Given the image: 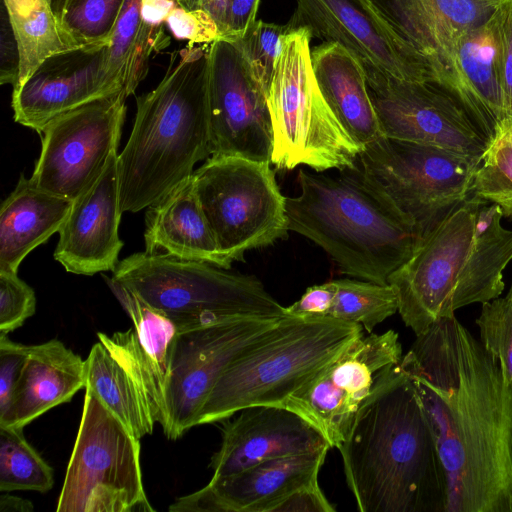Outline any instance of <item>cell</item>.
I'll use <instances>...</instances> for the list:
<instances>
[{
    "label": "cell",
    "instance_id": "6da1fadb",
    "mask_svg": "<svg viewBox=\"0 0 512 512\" xmlns=\"http://www.w3.org/2000/svg\"><path fill=\"white\" fill-rule=\"evenodd\" d=\"M400 364L434 435L444 512H512V387L499 360L454 315L416 335Z\"/></svg>",
    "mask_w": 512,
    "mask_h": 512
},
{
    "label": "cell",
    "instance_id": "7a4b0ae2",
    "mask_svg": "<svg viewBox=\"0 0 512 512\" xmlns=\"http://www.w3.org/2000/svg\"><path fill=\"white\" fill-rule=\"evenodd\" d=\"M337 449L359 511L444 512L446 477L434 435L400 363L377 384Z\"/></svg>",
    "mask_w": 512,
    "mask_h": 512
},
{
    "label": "cell",
    "instance_id": "3957f363",
    "mask_svg": "<svg viewBox=\"0 0 512 512\" xmlns=\"http://www.w3.org/2000/svg\"><path fill=\"white\" fill-rule=\"evenodd\" d=\"M502 218L499 206L471 194L389 276L398 313L415 335L464 306L501 295L503 271L512 260V230Z\"/></svg>",
    "mask_w": 512,
    "mask_h": 512
},
{
    "label": "cell",
    "instance_id": "277c9868",
    "mask_svg": "<svg viewBox=\"0 0 512 512\" xmlns=\"http://www.w3.org/2000/svg\"><path fill=\"white\" fill-rule=\"evenodd\" d=\"M209 45L174 51L159 84L136 98L133 127L118 154L122 212L154 205L211 156Z\"/></svg>",
    "mask_w": 512,
    "mask_h": 512
},
{
    "label": "cell",
    "instance_id": "5b68a950",
    "mask_svg": "<svg viewBox=\"0 0 512 512\" xmlns=\"http://www.w3.org/2000/svg\"><path fill=\"white\" fill-rule=\"evenodd\" d=\"M324 172L300 169L301 192L286 197L289 230L324 249L341 273L388 284L413 254L422 231L358 165Z\"/></svg>",
    "mask_w": 512,
    "mask_h": 512
},
{
    "label": "cell",
    "instance_id": "8992f818",
    "mask_svg": "<svg viewBox=\"0 0 512 512\" xmlns=\"http://www.w3.org/2000/svg\"><path fill=\"white\" fill-rule=\"evenodd\" d=\"M362 334L364 328L354 322L284 316L266 337L227 366L194 426L226 420L251 406H283Z\"/></svg>",
    "mask_w": 512,
    "mask_h": 512
},
{
    "label": "cell",
    "instance_id": "52a82bcc",
    "mask_svg": "<svg viewBox=\"0 0 512 512\" xmlns=\"http://www.w3.org/2000/svg\"><path fill=\"white\" fill-rule=\"evenodd\" d=\"M306 27L285 36L267 94L273 149L271 164L292 170H343L357 165L360 146L340 124L325 101L311 64Z\"/></svg>",
    "mask_w": 512,
    "mask_h": 512
},
{
    "label": "cell",
    "instance_id": "ba28073f",
    "mask_svg": "<svg viewBox=\"0 0 512 512\" xmlns=\"http://www.w3.org/2000/svg\"><path fill=\"white\" fill-rule=\"evenodd\" d=\"M113 277L178 330L229 316H286L256 277L206 262L136 252L118 263Z\"/></svg>",
    "mask_w": 512,
    "mask_h": 512
},
{
    "label": "cell",
    "instance_id": "9c48e42d",
    "mask_svg": "<svg viewBox=\"0 0 512 512\" xmlns=\"http://www.w3.org/2000/svg\"><path fill=\"white\" fill-rule=\"evenodd\" d=\"M56 511H154L142 480L140 439L88 388Z\"/></svg>",
    "mask_w": 512,
    "mask_h": 512
},
{
    "label": "cell",
    "instance_id": "30bf717a",
    "mask_svg": "<svg viewBox=\"0 0 512 512\" xmlns=\"http://www.w3.org/2000/svg\"><path fill=\"white\" fill-rule=\"evenodd\" d=\"M270 162L210 156L193 172L196 192L228 269L289 231L286 197Z\"/></svg>",
    "mask_w": 512,
    "mask_h": 512
},
{
    "label": "cell",
    "instance_id": "8fae6325",
    "mask_svg": "<svg viewBox=\"0 0 512 512\" xmlns=\"http://www.w3.org/2000/svg\"><path fill=\"white\" fill-rule=\"evenodd\" d=\"M357 165L424 236L472 194L478 162L436 146L382 135L363 147Z\"/></svg>",
    "mask_w": 512,
    "mask_h": 512
},
{
    "label": "cell",
    "instance_id": "7c38bea8",
    "mask_svg": "<svg viewBox=\"0 0 512 512\" xmlns=\"http://www.w3.org/2000/svg\"><path fill=\"white\" fill-rule=\"evenodd\" d=\"M281 318L237 315L178 330L164 390L162 428L169 439H178L194 427L201 406L227 366L266 337Z\"/></svg>",
    "mask_w": 512,
    "mask_h": 512
},
{
    "label": "cell",
    "instance_id": "4fadbf2b",
    "mask_svg": "<svg viewBox=\"0 0 512 512\" xmlns=\"http://www.w3.org/2000/svg\"><path fill=\"white\" fill-rule=\"evenodd\" d=\"M124 92L98 99L49 121L31 181L74 200L102 173L117 152L126 116Z\"/></svg>",
    "mask_w": 512,
    "mask_h": 512
},
{
    "label": "cell",
    "instance_id": "5bb4252c",
    "mask_svg": "<svg viewBox=\"0 0 512 512\" xmlns=\"http://www.w3.org/2000/svg\"><path fill=\"white\" fill-rule=\"evenodd\" d=\"M403 357L394 330L362 334L283 404L315 426L331 448L346 439L356 414Z\"/></svg>",
    "mask_w": 512,
    "mask_h": 512
},
{
    "label": "cell",
    "instance_id": "9a60e30c",
    "mask_svg": "<svg viewBox=\"0 0 512 512\" xmlns=\"http://www.w3.org/2000/svg\"><path fill=\"white\" fill-rule=\"evenodd\" d=\"M384 136L436 146L479 163L488 144L462 104L431 82L402 81L364 68Z\"/></svg>",
    "mask_w": 512,
    "mask_h": 512
},
{
    "label": "cell",
    "instance_id": "2e32d148",
    "mask_svg": "<svg viewBox=\"0 0 512 512\" xmlns=\"http://www.w3.org/2000/svg\"><path fill=\"white\" fill-rule=\"evenodd\" d=\"M288 24L312 37L335 42L362 64L402 81L431 82L421 54L379 13L370 0H296ZM435 84V83H434Z\"/></svg>",
    "mask_w": 512,
    "mask_h": 512
},
{
    "label": "cell",
    "instance_id": "e0dca14e",
    "mask_svg": "<svg viewBox=\"0 0 512 512\" xmlns=\"http://www.w3.org/2000/svg\"><path fill=\"white\" fill-rule=\"evenodd\" d=\"M207 81L211 156L271 163L267 96L248 74L232 42L219 38L209 45Z\"/></svg>",
    "mask_w": 512,
    "mask_h": 512
},
{
    "label": "cell",
    "instance_id": "ac0fdd59",
    "mask_svg": "<svg viewBox=\"0 0 512 512\" xmlns=\"http://www.w3.org/2000/svg\"><path fill=\"white\" fill-rule=\"evenodd\" d=\"M86 361V387L141 439L165 423L164 387L134 327L98 332Z\"/></svg>",
    "mask_w": 512,
    "mask_h": 512
},
{
    "label": "cell",
    "instance_id": "d6986e66",
    "mask_svg": "<svg viewBox=\"0 0 512 512\" xmlns=\"http://www.w3.org/2000/svg\"><path fill=\"white\" fill-rule=\"evenodd\" d=\"M423 57L436 85L450 93L456 48L508 0H370Z\"/></svg>",
    "mask_w": 512,
    "mask_h": 512
},
{
    "label": "cell",
    "instance_id": "ffe728a7",
    "mask_svg": "<svg viewBox=\"0 0 512 512\" xmlns=\"http://www.w3.org/2000/svg\"><path fill=\"white\" fill-rule=\"evenodd\" d=\"M108 46H81L54 54L12 91L15 122L40 134L53 118L98 99L106 88ZM115 95V94H114Z\"/></svg>",
    "mask_w": 512,
    "mask_h": 512
},
{
    "label": "cell",
    "instance_id": "44dd1931",
    "mask_svg": "<svg viewBox=\"0 0 512 512\" xmlns=\"http://www.w3.org/2000/svg\"><path fill=\"white\" fill-rule=\"evenodd\" d=\"M122 213L116 152L99 177L73 200L58 232L54 259L73 274L113 272L124 245L119 236Z\"/></svg>",
    "mask_w": 512,
    "mask_h": 512
},
{
    "label": "cell",
    "instance_id": "7402d4cb",
    "mask_svg": "<svg viewBox=\"0 0 512 512\" xmlns=\"http://www.w3.org/2000/svg\"><path fill=\"white\" fill-rule=\"evenodd\" d=\"M329 449L266 460L242 471L212 477L173 502L170 512H276L295 491L318 480Z\"/></svg>",
    "mask_w": 512,
    "mask_h": 512
},
{
    "label": "cell",
    "instance_id": "603a6c76",
    "mask_svg": "<svg viewBox=\"0 0 512 512\" xmlns=\"http://www.w3.org/2000/svg\"><path fill=\"white\" fill-rule=\"evenodd\" d=\"M237 413L223 425L221 446L210 462L212 477L234 474L270 459L331 449L315 426L286 407L258 405Z\"/></svg>",
    "mask_w": 512,
    "mask_h": 512
},
{
    "label": "cell",
    "instance_id": "cb8c5ba5",
    "mask_svg": "<svg viewBox=\"0 0 512 512\" xmlns=\"http://www.w3.org/2000/svg\"><path fill=\"white\" fill-rule=\"evenodd\" d=\"M450 94L462 104L488 142L510 116L493 15L460 40L455 52Z\"/></svg>",
    "mask_w": 512,
    "mask_h": 512
},
{
    "label": "cell",
    "instance_id": "d4e9b609",
    "mask_svg": "<svg viewBox=\"0 0 512 512\" xmlns=\"http://www.w3.org/2000/svg\"><path fill=\"white\" fill-rule=\"evenodd\" d=\"M86 387V361L57 339L29 345L28 356L0 426L24 428Z\"/></svg>",
    "mask_w": 512,
    "mask_h": 512
},
{
    "label": "cell",
    "instance_id": "484cf974",
    "mask_svg": "<svg viewBox=\"0 0 512 512\" xmlns=\"http://www.w3.org/2000/svg\"><path fill=\"white\" fill-rule=\"evenodd\" d=\"M145 252L228 269L199 202L193 174L145 214Z\"/></svg>",
    "mask_w": 512,
    "mask_h": 512
},
{
    "label": "cell",
    "instance_id": "4316f807",
    "mask_svg": "<svg viewBox=\"0 0 512 512\" xmlns=\"http://www.w3.org/2000/svg\"><path fill=\"white\" fill-rule=\"evenodd\" d=\"M311 64L325 101L360 148L381 137L361 62L340 44L322 42L311 50Z\"/></svg>",
    "mask_w": 512,
    "mask_h": 512
},
{
    "label": "cell",
    "instance_id": "83f0119b",
    "mask_svg": "<svg viewBox=\"0 0 512 512\" xmlns=\"http://www.w3.org/2000/svg\"><path fill=\"white\" fill-rule=\"evenodd\" d=\"M72 202L21 174L0 209V271L17 273L32 250L59 232Z\"/></svg>",
    "mask_w": 512,
    "mask_h": 512
},
{
    "label": "cell",
    "instance_id": "f1b7e54d",
    "mask_svg": "<svg viewBox=\"0 0 512 512\" xmlns=\"http://www.w3.org/2000/svg\"><path fill=\"white\" fill-rule=\"evenodd\" d=\"M165 34L146 29L140 19V0H125L110 44L105 62L106 88L111 95L124 92L134 94L148 71L153 53L169 44Z\"/></svg>",
    "mask_w": 512,
    "mask_h": 512
},
{
    "label": "cell",
    "instance_id": "f546056e",
    "mask_svg": "<svg viewBox=\"0 0 512 512\" xmlns=\"http://www.w3.org/2000/svg\"><path fill=\"white\" fill-rule=\"evenodd\" d=\"M7 16L18 53L13 88L23 83L50 56L81 47L61 27L50 0Z\"/></svg>",
    "mask_w": 512,
    "mask_h": 512
},
{
    "label": "cell",
    "instance_id": "4dcf8cb0",
    "mask_svg": "<svg viewBox=\"0 0 512 512\" xmlns=\"http://www.w3.org/2000/svg\"><path fill=\"white\" fill-rule=\"evenodd\" d=\"M334 295L327 317L360 324L372 330L398 312L396 293L390 284L361 279L332 280Z\"/></svg>",
    "mask_w": 512,
    "mask_h": 512
},
{
    "label": "cell",
    "instance_id": "1f68e13d",
    "mask_svg": "<svg viewBox=\"0 0 512 512\" xmlns=\"http://www.w3.org/2000/svg\"><path fill=\"white\" fill-rule=\"evenodd\" d=\"M127 315L133 322L140 345L149 356L159 376L166 384L169 355L178 332L176 324L153 308L113 276L104 277Z\"/></svg>",
    "mask_w": 512,
    "mask_h": 512
},
{
    "label": "cell",
    "instance_id": "d6a6232c",
    "mask_svg": "<svg viewBox=\"0 0 512 512\" xmlns=\"http://www.w3.org/2000/svg\"><path fill=\"white\" fill-rule=\"evenodd\" d=\"M53 469L27 442L23 428L0 426V491H49Z\"/></svg>",
    "mask_w": 512,
    "mask_h": 512
},
{
    "label": "cell",
    "instance_id": "836d02e7",
    "mask_svg": "<svg viewBox=\"0 0 512 512\" xmlns=\"http://www.w3.org/2000/svg\"><path fill=\"white\" fill-rule=\"evenodd\" d=\"M472 194L496 204L512 220V115L500 126L476 167Z\"/></svg>",
    "mask_w": 512,
    "mask_h": 512
},
{
    "label": "cell",
    "instance_id": "e575fe53",
    "mask_svg": "<svg viewBox=\"0 0 512 512\" xmlns=\"http://www.w3.org/2000/svg\"><path fill=\"white\" fill-rule=\"evenodd\" d=\"M65 32L80 46H109L125 0H50Z\"/></svg>",
    "mask_w": 512,
    "mask_h": 512
},
{
    "label": "cell",
    "instance_id": "d590c367",
    "mask_svg": "<svg viewBox=\"0 0 512 512\" xmlns=\"http://www.w3.org/2000/svg\"><path fill=\"white\" fill-rule=\"evenodd\" d=\"M290 25H279L256 20L245 34L230 41L238 50L243 64L253 81L268 94L276 64Z\"/></svg>",
    "mask_w": 512,
    "mask_h": 512
},
{
    "label": "cell",
    "instance_id": "8d00e7d4",
    "mask_svg": "<svg viewBox=\"0 0 512 512\" xmlns=\"http://www.w3.org/2000/svg\"><path fill=\"white\" fill-rule=\"evenodd\" d=\"M480 342L499 360L504 378L512 387V295L482 303L476 319Z\"/></svg>",
    "mask_w": 512,
    "mask_h": 512
},
{
    "label": "cell",
    "instance_id": "74e56055",
    "mask_svg": "<svg viewBox=\"0 0 512 512\" xmlns=\"http://www.w3.org/2000/svg\"><path fill=\"white\" fill-rule=\"evenodd\" d=\"M34 290L17 273L0 271V334H8L34 315Z\"/></svg>",
    "mask_w": 512,
    "mask_h": 512
},
{
    "label": "cell",
    "instance_id": "f35d334b",
    "mask_svg": "<svg viewBox=\"0 0 512 512\" xmlns=\"http://www.w3.org/2000/svg\"><path fill=\"white\" fill-rule=\"evenodd\" d=\"M165 24L178 40L189 44H211L221 37L216 21L204 10H189L177 5L169 14Z\"/></svg>",
    "mask_w": 512,
    "mask_h": 512
},
{
    "label": "cell",
    "instance_id": "ab89813d",
    "mask_svg": "<svg viewBox=\"0 0 512 512\" xmlns=\"http://www.w3.org/2000/svg\"><path fill=\"white\" fill-rule=\"evenodd\" d=\"M0 334V413L9 405L14 387L28 356L29 346Z\"/></svg>",
    "mask_w": 512,
    "mask_h": 512
},
{
    "label": "cell",
    "instance_id": "60d3db41",
    "mask_svg": "<svg viewBox=\"0 0 512 512\" xmlns=\"http://www.w3.org/2000/svg\"><path fill=\"white\" fill-rule=\"evenodd\" d=\"M493 17L499 41L505 101L509 115H512V0L502 4Z\"/></svg>",
    "mask_w": 512,
    "mask_h": 512
},
{
    "label": "cell",
    "instance_id": "b9f144b4",
    "mask_svg": "<svg viewBox=\"0 0 512 512\" xmlns=\"http://www.w3.org/2000/svg\"><path fill=\"white\" fill-rule=\"evenodd\" d=\"M334 295L333 282L313 285L296 302L285 307V314L295 317H327Z\"/></svg>",
    "mask_w": 512,
    "mask_h": 512
},
{
    "label": "cell",
    "instance_id": "7bdbcfd3",
    "mask_svg": "<svg viewBox=\"0 0 512 512\" xmlns=\"http://www.w3.org/2000/svg\"><path fill=\"white\" fill-rule=\"evenodd\" d=\"M334 506L322 492L318 480L288 496L276 512H334Z\"/></svg>",
    "mask_w": 512,
    "mask_h": 512
},
{
    "label": "cell",
    "instance_id": "ee69618b",
    "mask_svg": "<svg viewBox=\"0 0 512 512\" xmlns=\"http://www.w3.org/2000/svg\"><path fill=\"white\" fill-rule=\"evenodd\" d=\"M260 0H231L226 19V27L221 38L235 41L241 38L256 21Z\"/></svg>",
    "mask_w": 512,
    "mask_h": 512
},
{
    "label": "cell",
    "instance_id": "f6af8a7d",
    "mask_svg": "<svg viewBox=\"0 0 512 512\" xmlns=\"http://www.w3.org/2000/svg\"><path fill=\"white\" fill-rule=\"evenodd\" d=\"M178 5L189 9H201L207 12L217 23L221 37L226 27L228 7L231 0H176ZM220 37V38H221Z\"/></svg>",
    "mask_w": 512,
    "mask_h": 512
},
{
    "label": "cell",
    "instance_id": "bcb514c9",
    "mask_svg": "<svg viewBox=\"0 0 512 512\" xmlns=\"http://www.w3.org/2000/svg\"><path fill=\"white\" fill-rule=\"evenodd\" d=\"M33 504L31 501L5 494L0 495V512H31Z\"/></svg>",
    "mask_w": 512,
    "mask_h": 512
},
{
    "label": "cell",
    "instance_id": "7dc6e473",
    "mask_svg": "<svg viewBox=\"0 0 512 512\" xmlns=\"http://www.w3.org/2000/svg\"><path fill=\"white\" fill-rule=\"evenodd\" d=\"M508 293H510L512 295V284L510 286V289H509Z\"/></svg>",
    "mask_w": 512,
    "mask_h": 512
}]
</instances>
